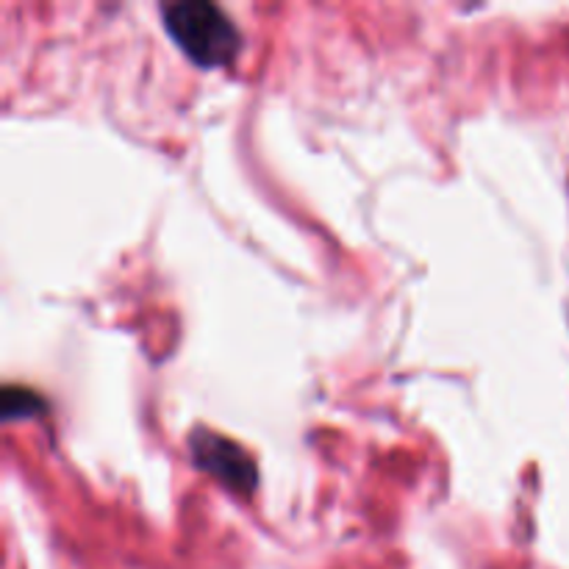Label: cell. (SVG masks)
Returning a JSON list of instances; mask_svg holds the SVG:
<instances>
[{"instance_id":"obj_1","label":"cell","mask_w":569,"mask_h":569,"mask_svg":"<svg viewBox=\"0 0 569 569\" xmlns=\"http://www.w3.org/2000/svg\"><path fill=\"white\" fill-rule=\"evenodd\" d=\"M161 20L178 48L200 67H222L237 56L239 28L211 0H172L161 6Z\"/></svg>"},{"instance_id":"obj_2","label":"cell","mask_w":569,"mask_h":569,"mask_svg":"<svg viewBox=\"0 0 569 569\" xmlns=\"http://www.w3.org/2000/svg\"><path fill=\"white\" fill-rule=\"evenodd\" d=\"M189 453L200 470L226 483L231 492L250 495L259 483L253 456L222 433L209 431V428H194L192 437H189Z\"/></svg>"},{"instance_id":"obj_3","label":"cell","mask_w":569,"mask_h":569,"mask_svg":"<svg viewBox=\"0 0 569 569\" xmlns=\"http://www.w3.org/2000/svg\"><path fill=\"white\" fill-rule=\"evenodd\" d=\"M44 406L42 398L31 389L22 387H6L3 389V417L6 420H14V417H33L39 415Z\"/></svg>"}]
</instances>
